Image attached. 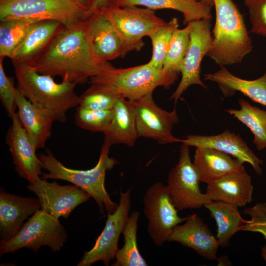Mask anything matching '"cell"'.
I'll return each mask as SVG.
<instances>
[{
    "label": "cell",
    "instance_id": "obj_1",
    "mask_svg": "<svg viewBox=\"0 0 266 266\" xmlns=\"http://www.w3.org/2000/svg\"><path fill=\"white\" fill-rule=\"evenodd\" d=\"M31 66L41 74L59 76L62 81L76 85L114 67L95 51L88 34L87 19L65 26Z\"/></svg>",
    "mask_w": 266,
    "mask_h": 266
},
{
    "label": "cell",
    "instance_id": "obj_2",
    "mask_svg": "<svg viewBox=\"0 0 266 266\" xmlns=\"http://www.w3.org/2000/svg\"><path fill=\"white\" fill-rule=\"evenodd\" d=\"M13 66L18 90L55 121L66 122L67 111L79 104L76 84L64 81L58 83L52 76L41 74L31 66Z\"/></svg>",
    "mask_w": 266,
    "mask_h": 266
},
{
    "label": "cell",
    "instance_id": "obj_3",
    "mask_svg": "<svg viewBox=\"0 0 266 266\" xmlns=\"http://www.w3.org/2000/svg\"><path fill=\"white\" fill-rule=\"evenodd\" d=\"M216 20L206 56L220 66L240 63L253 49L243 15L233 0H214Z\"/></svg>",
    "mask_w": 266,
    "mask_h": 266
},
{
    "label": "cell",
    "instance_id": "obj_4",
    "mask_svg": "<svg viewBox=\"0 0 266 266\" xmlns=\"http://www.w3.org/2000/svg\"><path fill=\"white\" fill-rule=\"evenodd\" d=\"M112 145L104 139L99 161L92 168L78 170L65 166L49 150L41 153L38 157L41 161L42 168L47 172L42 174L43 179H60L68 181L80 187L93 198L98 205L101 214L104 210L107 213H112L118 204L113 202L105 188L106 172L112 169L118 163L109 155Z\"/></svg>",
    "mask_w": 266,
    "mask_h": 266
},
{
    "label": "cell",
    "instance_id": "obj_5",
    "mask_svg": "<svg viewBox=\"0 0 266 266\" xmlns=\"http://www.w3.org/2000/svg\"><path fill=\"white\" fill-rule=\"evenodd\" d=\"M179 74L165 71L148 63L125 68L114 67L91 77L90 83L100 86L119 97L135 101L158 87L169 88Z\"/></svg>",
    "mask_w": 266,
    "mask_h": 266
},
{
    "label": "cell",
    "instance_id": "obj_6",
    "mask_svg": "<svg viewBox=\"0 0 266 266\" xmlns=\"http://www.w3.org/2000/svg\"><path fill=\"white\" fill-rule=\"evenodd\" d=\"M88 10L74 0H0V21L51 20L68 26L86 20Z\"/></svg>",
    "mask_w": 266,
    "mask_h": 266
},
{
    "label": "cell",
    "instance_id": "obj_7",
    "mask_svg": "<svg viewBox=\"0 0 266 266\" xmlns=\"http://www.w3.org/2000/svg\"><path fill=\"white\" fill-rule=\"evenodd\" d=\"M98 10L109 20L119 36L123 45L122 58L132 51H139L144 45L143 37L166 23L155 10L138 6L112 5Z\"/></svg>",
    "mask_w": 266,
    "mask_h": 266
},
{
    "label": "cell",
    "instance_id": "obj_8",
    "mask_svg": "<svg viewBox=\"0 0 266 266\" xmlns=\"http://www.w3.org/2000/svg\"><path fill=\"white\" fill-rule=\"evenodd\" d=\"M67 239L65 228L57 218L42 209L33 213L11 239L0 242V254L14 253L26 248L36 252L42 246L53 252L60 250Z\"/></svg>",
    "mask_w": 266,
    "mask_h": 266
},
{
    "label": "cell",
    "instance_id": "obj_9",
    "mask_svg": "<svg viewBox=\"0 0 266 266\" xmlns=\"http://www.w3.org/2000/svg\"><path fill=\"white\" fill-rule=\"evenodd\" d=\"M143 213L147 220V233L153 243L162 246L177 225L189 216L181 217L172 203L166 185L161 182L151 185L142 199Z\"/></svg>",
    "mask_w": 266,
    "mask_h": 266
},
{
    "label": "cell",
    "instance_id": "obj_10",
    "mask_svg": "<svg viewBox=\"0 0 266 266\" xmlns=\"http://www.w3.org/2000/svg\"><path fill=\"white\" fill-rule=\"evenodd\" d=\"M200 180L190 157V146L182 143L178 161L168 173L167 187L178 211L198 209L211 200L200 188Z\"/></svg>",
    "mask_w": 266,
    "mask_h": 266
},
{
    "label": "cell",
    "instance_id": "obj_11",
    "mask_svg": "<svg viewBox=\"0 0 266 266\" xmlns=\"http://www.w3.org/2000/svg\"><path fill=\"white\" fill-rule=\"evenodd\" d=\"M131 189L120 191L119 202L112 213H107L104 228L97 238L94 247L86 252L78 266H90L98 261L108 266L119 249V237L130 215Z\"/></svg>",
    "mask_w": 266,
    "mask_h": 266
},
{
    "label": "cell",
    "instance_id": "obj_12",
    "mask_svg": "<svg viewBox=\"0 0 266 266\" xmlns=\"http://www.w3.org/2000/svg\"><path fill=\"white\" fill-rule=\"evenodd\" d=\"M211 20L202 19L189 23L191 25L190 41L180 72L181 79L169 98L174 100L175 103L191 85L197 84L207 89L200 79V65L212 43Z\"/></svg>",
    "mask_w": 266,
    "mask_h": 266
},
{
    "label": "cell",
    "instance_id": "obj_13",
    "mask_svg": "<svg viewBox=\"0 0 266 266\" xmlns=\"http://www.w3.org/2000/svg\"><path fill=\"white\" fill-rule=\"evenodd\" d=\"M151 92L134 101L135 122L138 137L156 140L165 144L182 142L172 134L173 126L178 121L175 108L167 111L155 102Z\"/></svg>",
    "mask_w": 266,
    "mask_h": 266
},
{
    "label": "cell",
    "instance_id": "obj_14",
    "mask_svg": "<svg viewBox=\"0 0 266 266\" xmlns=\"http://www.w3.org/2000/svg\"><path fill=\"white\" fill-rule=\"evenodd\" d=\"M37 197L42 209L59 218H67L78 205L87 201L90 196L80 187L72 185H60L38 178L28 185Z\"/></svg>",
    "mask_w": 266,
    "mask_h": 266
},
{
    "label": "cell",
    "instance_id": "obj_15",
    "mask_svg": "<svg viewBox=\"0 0 266 266\" xmlns=\"http://www.w3.org/2000/svg\"><path fill=\"white\" fill-rule=\"evenodd\" d=\"M11 120L6 142L15 170L21 178L32 183L42 175V163L36 155L37 149L22 127L17 112Z\"/></svg>",
    "mask_w": 266,
    "mask_h": 266
},
{
    "label": "cell",
    "instance_id": "obj_16",
    "mask_svg": "<svg viewBox=\"0 0 266 266\" xmlns=\"http://www.w3.org/2000/svg\"><path fill=\"white\" fill-rule=\"evenodd\" d=\"M65 27L63 24L56 20L33 23L10 58L13 66L32 65L48 49Z\"/></svg>",
    "mask_w": 266,
    "mask_h": 266
},
{
    "label": "cell",
    "instance_id": "obj_17",
    "mask_svg": "<svg viewBox=\"0 0 266 266\" xmlns=\"http://www.w3.org/2000/svg\"><path fill=\"white\" fill-rule=\"evenodd\" d=\"M167 241L180 243L210 261L217 259L220 246L216 237L197 214L189 215L183 224L175 227Z\"/></svg>",
    "mask_w": 266,
    "mask_h": 266
},
{
    "label": "cell",
    "instance_id": "obj_18",
    "mask_svg": "<svg viewBox=\"0 0 266 266\" xmlns=\"http://www.w3.org/2000/svg\"><path fill=\"white\" fill-rule=\"evenodd\" d=\"M182 143L195 147H209L227 153L242 163H248L259 175L263 161L259 158L241 137L229 130L215 135H189Z\"/></svg>",
    "mask_w": 266,
    "mask_h": 266
},
{
    "label": "cell",
    "instance_id": "obj_19",
    "mask_svg": "<svg viewBox=\"0 0 266 266\" xmlns=\"http://www.w3.org/2000/svg\"><path fill=\"white\" fill-rule=\"evenodd\" d=\"M41 208L38 199L23 197L0 191V240L13 237L23 226L24 221Z\"/></svg>",
    "mask_w": 266,
    "mask_h": 266
},
{
    "label": "cell",
    "instance_id": "obj_20",
    "mask_svg": "<svg viewBox=\"0 0 266 266\" xmlns=\"http://www.w3.org/2000/svg\"><path fill=\"white\" fill-rule=\"evenodd\" d=\"M253 192L251 177L245 170L207 184L205 194L210 200L243 207L252 200Z\"/></svg>",
    "mask_w": 266,
    "mask_h": 266
},
{
    "label": "cell",
    "instance_id": "obj_21",
    "mask_svg": "<svg viewBox=\"0 0 266 266\" xmlns=\"http://www.w3.org/2000/svg\"><path fill=\"white\" fill-rule=\"evenodd\" d=\"M193 165L200 182L209 184L230 173L245 171L243 163L232 156L209 147H196Z\"/></svg>",
    "mask_w": 266,
    "mask_h": 266
},
{
    "label": "cell",
    "instance_id": "obj_22",
    "mask_svg": "<svg viewBox=\"0 0 266 266\" xmlns=\"http://www.w3.org/2000/svg\"><path fill=\"white\" fill-rule=\"evenodd\" d=\"M87 21L88 34L98 54L106 61L122 57V41L109 20L100 10H96Z\"/></svg>",
    "mask_w": 266,
    "mask_h": 266
},
{
    "label": "cell",
    "instance_id": "obj_23",
    "mask_svg": "<svg viewBox=\"0 0 266 266\" xmlns=\"http://www.w3.org/2000/svg\"><path fill=\"white\" fill-rule=\"evenodd\" d=\"M17 114L20 122L36 149L43 148L52 134L55 120L31 103L17 89Z\"/></svg>",
    "mask_w": 266,
    "mask_h": 266
},
{
    "label": "cell",
    "instance_id": "obj_24",
    "mask_svg": "<svg viewBox=\"0 0 266 266\" xmlns=\"http://www.w3.org/2000/svg\"><path fill=\"white\" fill-rule=\"evenodd\" d=\"M111 145L123 144L130 147L138 138L135 122L134 101L119 98L113 109L110 122L103 133Z\"/></svg>",
    "mask_w": 266,
    "mask_h": 266
},
{
    "label": "cell",
    "instance_id": "obj_25",
    "mask_svg": "<svg viewBox=\"0 0 266 266\" xmlns=\"http://www.w3.org/2000/svg\"><path fill=\"white\" fill-rule=\"evenodd\" d=\"M204 79L216 83L225 96L238 91L254 102L266 106V71L254 80H246L232 74L224 66L214 73L203 75Z\"/></svg>",
    "mask_w": 266,
    "mask_h": 266
},
{
    "label": "cell",
    "instance_id": "obj_26",
    "mask_svg": "<svg viewBox=\"0 0 266 266\" xmlns=\"http://www.w3.org/2000/svg\"><path fill=\"white\" fill-rule=\"evenodd\" d=\"M113 5L119 6H142L156 10L169 9L183 14L184 25L202 19H212L210 5L200 0H115Z\"/></svg>",
    "mask_w": 266,
    "mask_h": 266
},
{
    "label": "cell",
    "instance_id": "obj_27",
    "mask_svg": "<svg viewBox=\"0 0 266 266\" xmlns=\"http://www.w3.org/2000/svg\"><path fill=\"white\" fill-rule=\"evenodd\" d=\"M204 206L210 212L217 225L216 238L220 246L225 247L232 237L241 231L246 220L243 219L238 206L220 201L211 200Z\"/></svg>",
    "mask_w": 266,
    "mask_h": 266
},
{
    "label": "cell",
    "instance_id": "obj_28",
    "mask_svg": "<svg viewBox=\"0 0 266 266\" xmlns=\"http://www.w3.org/2000/svg\"><path fill=\"white\" fill-rule=\"evenodd\" d=\"M240 109L225 111L247 127L253 133V141L259 151L266 148V110L252 105L243 99L238 100Z\"/></svg>",
    "mask_w": 266,
    "mask_h": 266
},
{
    "label": "cell",
    "instance_id": "obj_29",
    "mask_svg": "<svg viewBox=\"0 0 266 266\" xmlns=\"http://www.w3.org/2000/svg\"><path fill=\"white\" fill-rule=\"evenodd\" d=\"M140 213L133 211L130 214L122 232L124 244L118 250L112 266H147V263L140 254L137 247V231Z\"/></svg>",
    "mask_w": 266,
    "mask_h": 266
},
{
    "label": "cell",
    "instance_id": "obj_30",
    "mask_svg": "<svg viewBox=\"0 0 266 266\" xmlns=\"http://www.w3.org/2000/svg\"><path fill=\"white\" fill-rule=\"evenodd\" d=\"M35 22L23 19L0 21V58H10Z\"/></svg>",
    "mask_w": 266,
    "mask_h": 266
},
{
    "label": "cell",
    "instance_id": "obj_31",
    "mask_svg": "<svg viewBox=\"0 0 266 266\" xmlns=\"http://www.w3.org/2000/svg\"><path fill=\"white\" fill-rule=\"evenodd\" d=\"M191 25L188 23L182 29L174 32L163 64V69L166 72L179 74L189 47Z\"/></svg>",
    "mask_w": 266,
    "mask_h": 266
},
{
    "label": "cell",
    "instance_id": "obj_32",
    "mask_svg": "<svg viewBox=\"0 0 266 266\" xmlns=\"http://www.w3.org/2000/svg\"><path fill=\"white\" fill-rule=\"evenodd\" d=\"M178 26V19L174 17L149 36L152 44V55L148 62L150 65L163 68L172 35Z\"/></svg>",
    "mask_w": 266,
    "mask_h": 266
},
{
    "label": "cell",
    "instance_id": "obj_33",
    "mask_svg": "<svg viewBox=\"0 0 266 266\" xmlns=\"http://www.w3.org/2000/svg\"><path fill=\"white\" fill-rule=\"evenodd\" d=\"M112 115L113 109L95 110L77 106L75 121L76 125L83 130L103 133L110 122Z\"/></svg>",
    "mask_w": 266,
    "mask_h": 266
},
{
    "label": "cell",
    "instance_id": "obj_34",
    "mask_svg": "<svg viewBox=\"0 0 266 266\" xmlns=\"http://www.w3.org/2000/svg\"><path fill=\"white\" fill-rule=\"evenodd\" d=\"M119 97L96 84L91 86L80 96V107L95 110H111Z\"/></svg>",
    "mask_w": 266,
    "mask_h": 266
},
{
    "label": "cell",
    "instance_id": "obj_35",
    "mask_svg": "<svg viewBox=\"0 0 266 266\" xmlns=\"http://www.w3.org/2000/svg\"><path fill=\"white\" fill-rule=\"evenodd\" d=\"M3 58H0V99L8 117L12 119L16 113V92L12 77L5 74L3 66Z\"/></svg>",
    "mask_w": 266,
    "mask_h": 266
},
{
    "label": "cell",
    "instance_id": "obj_36",
    "mask_svg": "<svg viewBox=\"0 0 266 266\" xmlns=\"http://www.w3.org/2000/svg\"><path fill=\"white\" fill-rule=\"evenodd\" d=\"M247 8L251 23V31L266 36V0H243Z\"/></svg>",
    "mask_w": 266,
    "mask_h": 266
},
{
    "label": "cell",
    "instance_id": "obj_37",
    "mask_svg": "<svg viewBox=\"0 0 266 266\" xmlns=\"http://www.w3.org/2000/svg\"><path fill=\"white\" fill-rule=\"evenodd\" d=\"M243 213L249 216L250 219L246 220L241 231L260 233L266 239V202H259L245 208Z\"/></svg>",
    "mask_w": 266,
    "mask_h": 266
},
{
    "label": "cell",
    "instance_id": "obj_38",
    "mask_svg": "<svg viewBox=\"0 0 266 266\" xmlns=\"http://www.w3.org/2000/svg\"><path fill=\"white\" fill-rule=\"evenodd\" d=\"M115 0H96L93 5L88 11L87 18L95 11L112 5Z\"/></svg>",
    "mask_w": 266,
    "mask_h": 266
},
{
    "label": "cell",
    "instance_id": "obj_39",
    "mask_svg": "<svg viewBox=\"0 0 266 266\" xmlns=\"http://www.w3.org/2000/svg\"><path fill=\"white\" fill-rule=\"evenodd\" d=\"M76 2L87 8L89 10L91 8L96 0H74Z\"/></svg>",
    "mask_w": 266,
    "mask_h": 266
},
{
    "label": "cell",
    "instance_id": "obj_40",
    "mask_svg": "<svg viewBox=\"0 0 266 266\" xmlns=\"http://www.w3.org/2000/svg\"><path fill=\"white\" fill-rule=\"evenodd\" d=\"M261 256L265 261L266 265V245L261 248Z\"/></svg>",
    "mask_w": 266,
    "mask_h": 266
},
{
    "label": "cell",
    "instance_id": "obj_41",
    "mask_svg": "<svg viewBox=\"0 0 266 266\" xmlns=\"http://www.w3.org/2000/svg\"><path fill=\"white\" fill-rule=\"evenodd\" d=\"M200 1L204 2L209 5H210L211 6H214V0H200Z\"/></svg>",
    "mask_w": 266,
    "mask_h": 266
}]
</instances>
